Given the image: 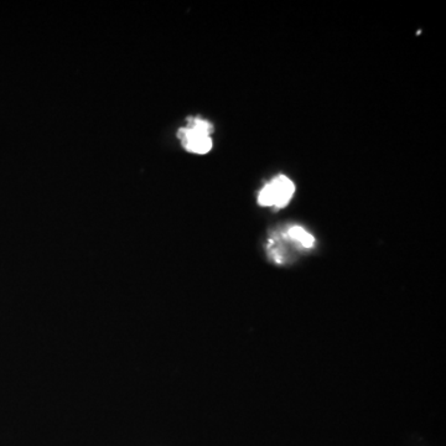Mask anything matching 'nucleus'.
<instances>
[{
	"label": "nucleus",
	"mask_w": 446,
	"mask_h": 446,
	"mask_svg": "<svg viewBox=\"0 0 446 446\" xmlns=\"http://www.w3.org/2000/svg\"><path fill=\"white\" fill-rule=\"evenodd\" d=\"M212 133L214 124L200 117H192L187 118L186 126L178 129V138L186 151L205 155L210 153L214 146Z\"/></svg>",
	"instance_id": "1"
},
{
	"label": "nucleus",
	"mask_w": 446,
	"mask_h": 446,
	"mask_svg": "<svg viewBox=\"0 0 446 446\" xmlns=\"http://www.w3.org/2000/svg\"><path fill=\"white\" fill-rule=\"evenodd\" d=\"M295 185L285 175H279L268 182L258 195V203L264 207L283 208L290 202Z\"/></svg>",
	"instance_id": "2"
},
{
	"label": "nucleus",
	"mask_w": 446,
	"mask_h": 446,
	"mask_svg": "<svg viewBox=\"0 0 446 446\" xmlns=\"http://www.w3.org/2000/svg\"><path fill=\"white\" fill-rule=\"evenodd\" d=\"M287 237L293 239L294 242L300 244L304 248H311L315 243L314 235L311 233L307 232L305 228L300 227V226H293L287 230L286 232Z\"/></svg>",
	"instance_id": "3"
}]
</instances>
